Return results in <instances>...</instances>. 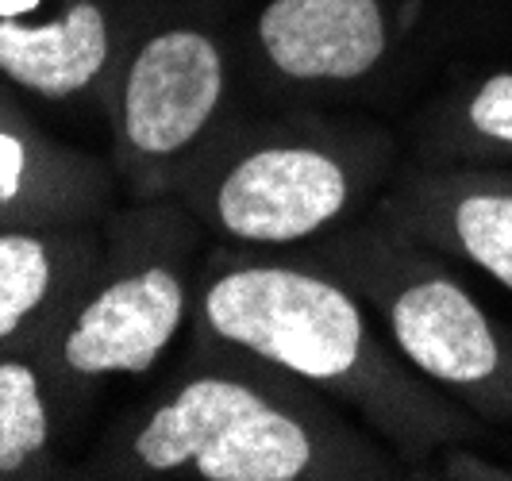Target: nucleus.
Instances as JSON below:
<instances>
[{
    "label": "nucleus",
    "mask_w": 512,
    "mask_h": 481,
    "mask_svg": "<svg viewBox=\"0 0 512 481\" xmlns=\"http://www.w3.org/2000/svg\"><path fill=\"white\" fill-rule=\"evenodd\" d=\"M151 474L193 470L205 481H293L316 462L308 428L247 381L220 374L185 381L131 439Z\"/></svg>",
    "instance_id": "1"
},
{
    "label": "nucleus",
    "mask_w": 512,
    "mask_h": 481,
    "mask_svg": "<svg viewBox=\"0 0 512 481\" xmlns=\"http://www.w3.org/2000/svg\"><path fill=\"white\" fill-rule=\"evenodd\" d=\"M205 328L308 381H339L366 351L359 304L339 285L289 266H235L208 281Z\"/></svg>",
    "instance_id": "2"
},
{
    "label": "nucleus",
    "mask_w": 512,
    "mask_h": 481,
    "mask_svg": "<svg viewBox=\"0 0 512 481\" xmlns=\"http://www.w3.org/2000/svg\"><path fill=\"white\" fill-rule=\"evenodd\" d=\"M220 97V47L193 27L158 31L135 51L128 66L120 97V135L143 158H170L205 131L220 108Z\"/></svg>",
    "instance_id": "3"
},
{
    "label": "nucleus",
    "mask_w": 512,
    "mask_h": 481,
    "mask_svg": "<svg viewBox=\"0 0 512 481\" xmlns=\"http://www.w3.org/2000/svg\"><path fill=\"white\" fill-rule=\"evenodd\" d=\"M185 320V285L166 266H143L101 285L70 316L58 366L70 378L147 374Z\"/></svg>",
    "instance_id": "4"
},
{
    "label": "nucleus",
    "mask_w": 512,
    "mask_h": 481,
    "mask_svg": "<svg viewBox=\"0 0 512 481\" xmlns=\"http://www.w3.org/2000/svg\"><path fill=\"white\" fill-rule=\"evenodd\" d=\"M347 204V174L312 147H262L231 166L216 189L220 228L247 243H293Z\"/></svg>",
    "instance_id": "5"
},
{
    "label": "nucleus",
    "mask_w": 512,
    "mask_h": 481,
    "mask_svg": "<svg viewBox=\"0 0 512 481\" xmlns=\"http://www.w3.org/2000/svg\"><path fill=\"white\" fill-rule=\"evenodd\" d=\"M258 43L274 70L297 81H351L385 51L378 0H270Z\"/></svg>",
    "instance_id": "6"
},
{
    "label": "nucleus",
    "mask_w": 512,
    "mask_h": 481,
    "mask_svg": "<svg viewBox=\"0 0 512 481\" xmlns=\"http://www.w3.org/2000/svg\"><path fill=\"white\" fill-rule=\"evenodd\" d=\"M405 355L439 381H482L497 370V339L486 316L451 281H420L389 308Z\"/></svg>",
    "instance_id": "7"
},
{
    "label": "nucleus",
    "mask_w": 512,
    "mask_h": 481,
    "mask_svg": "<svg viewBox=\"0 0 512 481\" xmlns=\"http://www.w3.org/2000/svg\"><path fill=\"white\" fill-rule=\"evenodd\" d=\"M108 20L93 0H74L39 27H0V77L35 97L66 101L93 85L108 62Z\"/></svg>",
    "instance_id": "8"
},
{
    "label": "nucleus",
    "mask_w": 512,
    "mask_h": 481,
    "mask_svg": "<svg viewBox=\"0 0 512 481\" xmlns=\"http://www.w3.org/2000/svg\"><path fill=\"white\" fill-rule=\"evenodd\" d=\"M58 285V251L47 235L0 224V351L24 339Z\"/></svg>",
    "instance_id": "9"
},
{
    "label": "nucleus",
    "mask_w": 512,
    "mask_h": 481,
    "mask_svg": "<svg viewBox=\"0 0 512 481\" xmlns=\"http://www.w3.org/2000/svg\"><path fill=\"white\" fill-rule=\"evenodd\" d=\"M51 443V408L39 370L16 355H0V474L39 466Z\"/></svg>",
    "instance_id": "10"
},
{
    "label": "nucleus",
    "mask_w": 512,
    "mask_h": 481,
    "mask_svg": "<svg viewBox=\"0 0 512 481\" xmlns=\"http://www.w3.org/2000/svg\"><path fill=\"white\" fill-rule=\"evenodd\" d=\"M455 228L466 254L512 289V197H466Z\"/></svg>",
    "instance_id": "11"
},
{
    "label": "nucleus",
    "mask_w": 512,
    "mask_h": 481,
    "mask_svg": "<svg viewBox=\"0 0 512 481\" xmlns=\"http://www.w3.org/2000/svg\"><path fill=\"white\" fill-rule=\"evenodd\" d=\"M35 185V151L16 116L0 108V220L31 201Z\"/></svg>",
    "instance_id": "12"
},
{
    "label": "nucleus",
    "mask_w": 512,
    "mask_h": 481,
    "mask_svg": "<svg viewBox=\"0 0 512 481\" xmlns=\"http://www.w3.org/2000/svg\"><path fill=\"white\" fill-rule=\"evenodd\" d=\"M470 124L489 139L512 143V74H497L470 104Z\"/></svg>",
    "instance_id": "13"
}]
</instances>
